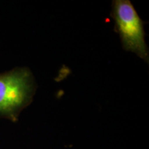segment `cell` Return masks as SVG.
<instances>
[{
	"instance_id": "cell-1",
	"label": "cell",
	"mask_w": 149,
	"mask_h": 149,
	"mask_svg": "<svg viewBox=\"0 0 149 149\" xmlns=\"http://www.w3.org/2000/svg\"><path fill=\"white\" fill-rule=\"evenodd\" d=\"M37 85L32 72L22 67L0 74V117L16 122L32 103Z\"/></svg>"
},
{
	"instance_id": "cell-2",
	"label": "cell",
	"mask_w": 149,
	"mask_h": 149,
	"mask_svg": "<svg viewBox=\"0 0 149 149\" xmlns=\"http://www.w3.org/2000/svg\"><path fill=\"white\" fill-rule=\"evenodd\" d=\"M111 15L120 35L123 48L135 53L148 63V49L145 41L144 22L129 0H115Z\"/></svg>"
}]
</instances>
